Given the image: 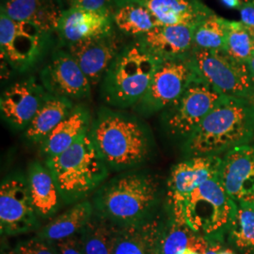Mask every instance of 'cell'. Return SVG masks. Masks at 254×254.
<instances>
[{
    "label": "cell",
    "mask_w": 254,
    "mask_h": 254,
    "mask_svg": "<svg viewBox=\"0 0 254 254\" xmlns=\"http://www.w3.org/2000/svg\"><path fill=\"white\" fill-rule=\"evenodd\" d=\"M92 142L109 171L123 172L147 162L154 152L152 132L136 115L102 108L91 122Z\"/></svg>",
    "instance_id": "1"
},
{
    "label": "cell",
    "mask_w": 254,
    "mask_h": 254,
    "mask_svg": "<svg viewBox=\"0 0 254 254\" xmlns=\"http://www.w3.org/2000/svg\"><path fill=\"white\" fill-rule=\"evenodd\" d=\"M160 183L153 173L133 171L105 182L94 192V211L118 227L143 222L158 214Z\"/></svg>",
    "instance_id": "2"
},
{
    "label": "cell",
    "mask_w": 254,
    "mask_h": 254,
    "mask_svg": "<svg viewBox=\"0 0 254 254\" xmlns=\"http://www.w3.org/2000/svg\"><path fill=\"white\" fill-rule=\"evenodd\" d=\"M254 137V102L223 97L185 139L190 156L219 155Z\"/></svg>",
    "instance_id": "3"
},
{
    "label": "cell",
    "mask_w": 254,
    "mask_h": 254,
    "mask_svg": "<svg viewBox=\"0 0 254 254\" xmlns=\"http://www.w3.org/2000/svg\"><path fill=\"white\" fill-rule=\"evenodd\" d=\"M65 203H76L97 190L109 170L92 142L90 130L64 153L46 158Z\"/></svg>",
    "instance_id": "4"
},
{
    "label": "cell",
    "mask_w": 254,
    "mask_h": 254,
    "mask_svg": "<svg viewBox=\"0 0 254 254\" xmlns=\"http://www.w3.org/2000/svg\"><path fill=\"white\" fill-rule=\"evenodd\" d=\"M160 64L136 41L124 46L101 82V98L113 109L134 108L145 95Z\"/></svg>",
    "instance_id": "5"
},
{
    "label": "cell",
    "mask_w": 254,
    "mask_h": 254,
    "mask_svg": "<svg viewBox=\"0 0 254 254\" xmlns=\"http://www.w3.org/2000/svg\"><path fill=\"white\" fill-rule=\"evenodd\" d=\"M166 208L197 235L209 242H218L228 231L236 203L228 196L218 176L201 184L178 206Z\"/></svg>",
    "instance_id": "6"
},
{
    "label": "cell",
    "mask_w": 254,
    "mask_h": 254,
    "mask_svg": "<svg viewBox=\"0 0 254 254\" xmlns=\"http://www.w3.org/2000/svg\"><path fill=\"white\" fill-rule=\"evenodd\" d=\"M191 64L202 80L222 96L254 101V85L247 64L225 51L194 48Z\"/></svg>",
    "instance_id": "7"
},
{
    "label": "cell",
    "mask_w": 254,
    "mask_h": 254,
    "mask_svg": "<svg viewBox=\"0 0 254 254\" xmlns=\"http://www.w3.org/2000/svg\"><path fill=\"white\" fill-rule=\"evenodd\" d=\"M51 33L35 24L15 21L1 12V60L19 73L33 68L46 52Z\"/></svg>",
    "instance_id": "8"
},
{
    "label": "cell",
    "mask_w": 254,
    "mask_h": 254,
    "mask_svg": "<svg viewBox=\"0 0 254 254\" xmlns=\"http://www.w3.org/2000/svg\"><path fill=\"white\" fill-rule=\"evenodd\" d=\"M223 97L197 75L181 96L163 110L164 128L169 135L186 139Z\"/></svg>",
    "instance_id": "9"
},
{
    "label": "cell",
    "mask_w": 254,
    "mask_h": 254,
    "mask_svg": "<svg viewBox=\"0 0 254 254\" xmlns=\"http://www.w3.org/2000/svg\"><path fill=\"white\" fill-rule=\"evenodd\" d=\"M197 75L190 56L161 63L145 95L134 107L135 111L144 117L163 111L181 96Z\"/></svg>",
    "instance_id": "10"
},
{
    "label": "cell",
    "mask_w": 254,
    "mask_h": 254,
    "mask_svg": "<svg viewBox=\"0 0 254 254\" xmlns=\"http://www.w3.org/2000/svg\"><path fill=\"white\" fill-rule=\"evenodd\" d=\"M39 217L30 197L27 176L8 175L0 187V230L2 236H13L39 228Z\"/></svg>",
    "instance_id": "11"
},
{
    "label": "cell",
    "mask_w": 254,
    "mask_h": 254,
    "mask_svg": "<svg viewBox=\"0 0 254 254\" xmlns=\"http://www.w3.org/2000/svg\"><path fill=\"white\" fill-rule=\"evenodd\" d=\"M41 81L45 90L56 96L73 101L91 95V83L69 51H55L41 72Z\"/></svg>",
    "instance_id": "12"
},
{
    "label": "cell",
    "mask_w": 254,
    "mask_h": 254,
    "mask_svg": "<svg viewBox=\"0 0 254 254\" xmlns=\"http://www.w3.org/2000/svg\"><path fill=\"white\" fill-rule=\"evenodd\" d=\"M47 94L35 77L16 82L1 95V117L10 128L25 131L43 106Z\"/></svg>",
    "instance_id": "13"
},
{
    "label": "cell",
    "mask_w": 254,
    "mask_h": 254,
    "mask_svg": "<svg viewBox=\"0 0 254 254\" xmlns=\"http://www.w3.org/2000/svg\"><path fill=\"white\" fill-rule=\"evenodd\" d=\"M220 155L191 156L175 165L167 183V206H178L204 182L219 176Z\"/></svg>",
    "instance_id": "14"
},
{
    "label": "cell",
    "mask_w": 254,
    "mask_h": 254,
    "mask_svg": "<svg viewBox=\"0 0 254 254\" xmlns=\"http://www.w3.org/2000/svg\"><path fill=\"white\" fill-rule=\"evenodd\" d=\"M219 180L236 204H254V145L238 146L226 152L221 161Z\"/></svg>",
    "instance_id": "15"
},
{
    "label": "cell",
    "mask_w": 254,
    "mask_h": 254,
    "mask_svg": "<svg viewBox=\"0 0 254 254\" xmlns=\"http://www.w3.org/2000/svg\"><path fill=\"white\" fill-rule=\"evenodd\" d=\"M124 46L114 31L68 46L91 87L102 82L109 66Z\"/></svg>",
    "instance_id": "16"
},
{
    "label": "cell",
    "mask_w": 254,
    "mask_h": 254,
    "mask_svg": "<svg viewBox=\"0 0 254 254\" xmlns=\"http://www.w3.org/2000/svg\"><path fill=\"white\" fill-rule=\"evenodd\" d=\"M112 10L68 8L59 20L56 32L61 42L69 46L113 31Z\"/></svg>",
    "instance_id": "17"
},
{
    "label": "cell",
    "mask_w": 254,
    "mask_h": 254,
    "mask_svg": "<svg viewBox=\"0 0 254 254\" xmlns=\"http://www.w3.org/2000/svg\"><path fill=\"white\" fill-rule=\"evenodd\" d=\"M195 27L161 25L141 36L136 37L135 41L159 63L185 59L194 49Z\"/></svg>",
    "instance_id": "18"
},
{
    "label": "cell",
    "mask_w": 254,
    "mask_h": 254,
    "mask_svg": "<svg viewBox=\"0 0 254 254\" xmlns=\"http://www.w3.org/2000/svg\"><path fill=\"white\" fill-rule=\"evenodd\" d=\"M127 2H136L144 6L161 25L166 26L197 27L203 19L214 13L200 0H130Z\"/></svg>",
    "instance_id": "19"
},
{
    "label": "cell",
    "mask_w": 254,
    "mask_h": 254,
    "mask_svg": "<svg viewBox=\"0 0 254 254\" xmlns=\"http://www.w3.org/2000/svg\"><path fill=\"white\" fill-rule=\"evenodd\" d=\"M164 217L157 214L143 222L119 227L113 254H159Z\"/></svg>",
    "instance_id": "20"
},
{
    "label": "cell",
    "mask_w": 254,
    "mask_h": 254,
    "mask_svg": "<svg viewBox=\"0 0 254 254\" xmlns=\"http://www.w3.org/2000/svg\"><path fill=\"white\" fill-rule=\"evenodd\" d=\"M90 110L78 105L67 118L55 128L40 143V152L46 158L62 154L72 146L91 128Z\"/></svg>",
    "instance_id": "21"
},
{
    "label": "cell",
    "mask_w": 254,
    "mask_h": 254,
    "mask_svg": "<svg viewBox=\"0 0 254 254\" xmlns=\"http://www.w3.org/2000/svg\"><path fill=\"white\" fill-rule=\"evenodd\" d=\"M64 5L61 0H12L1 4V12L12 20L35 24L52 33L65 9Z\"/></svg>",
    "instance_id": "22"
},
{
    "label": "cell",
    "mask_w": 254,
    "mask_h": 254,
    "mask_svg": "<svg viewBox=\"0 0 254 254\" xmlns=\"http://www.w3.org/2000/svg\"><path fill=\"white\" fill-rule=\"evenodd\" d=\"M27 179L37 216L42 218L53 217L64 200L50 170L46 164L32 162L27 170Z\"/></svg>",
    "instance_id": "23"
},
{
    "label": "cell",
    "mask_w": 254,
    "mask_h": 254,
    "mask_svg": "<svg viewBox=\"0 0 254 254\" xmlns=\"http://www.w3.org/2000/svg\"><path fill=\"white\" fill-rule=\"evenodd\" d=\"M90 200L76 202L70 209L50 220L37 231L36 236L48 242H53L78 235L94 214Z\"/></svg>",
    "instance_id": "24"
},
{
    "label": "cell",
    "mask_w": 254,
    "mask_h": 254,
    "mask_svg": "<svg viewBox=\"0 0 254 254\" xmlns=\"http://www.w3.org/2000/svg\"><path fill=\"white\" fill-rule=\"evenodd\" d=\"M73 108V101L48 93L36 116L24 131V137L32 143L40 144L69 116Z\"/></svg>",
    "instance_id": "25"
},
{
    "label": "cell",
    "mask_w": 254,
    "mask_h": 254,
    "mask_svg": "<svg viewBox=\"0 0 254 254\" xmlns=\"http://www.w3.org/2000/svg\"><path fill=\"white\" fill-rule=\"evenodd\" d=\"M112 19L120 32L134 38L161 26L149 9L136 2H126L113 7Z\"/></svg>",
    "instance_id": "26"
},
{
    "label": "cell",
    "mask_w": 254,
    "mask_h": 254,
    "mask_svg": "<svg viewBox=\"0 0 254 254\" xmlns=\"http://www.w3.org/2000/svg\"><path fill=\"white\" fill-rule=\"evenodd\" d=\"M118 226L94 212L78 234L85 254H113Z\"/></svg>",
    "instance_id": "27"
},
{
    "label": "cell",
    "mask_w": 254,
    "mask_h": 254,
    "mask_svg": "<svg viewBox=\"0 0 254 254\" xmlns=\"http://www.w3.org/2000/svg\"><path fill=\"white\" fill-rule=\"evenodd\" d=\"M168 217L164 218L159 239V254H183L199 236L181 219L175 218L166 208Z\"/></svg>",
    "instance_id": "28"
},
{
    "label": "cell",
    "mask_w": 254,
    "mask_h": 254,
    "mask_svg": "<svg viewBox=\"0 0 254 254\" xmlns=\"http://www.w3.org/2000/svg\"><path fill=\"white\" fill-rule=\"evenodd\" d=\"M227 232L231 243L238 251L244 254H254V204H236Z\"/></svg>",
    "instance_id": "29"
},
{
    "label": "cell",
    "mask_w": 254,
    "mask_h": 254,
    "mask_svg": "<svg viewBox=\"0 0 254 254\" xmlns=\"http://www.w3.org/2000/svg\"><path fill=\"white\" fill-rule=\"evenodd\" d=\"M227 36V19L218 16L215 12L203 19L195 27L194 48L225 51Z\"/></svg>",
    "instance_id": "30"
},
{
    "label": "cell",
    "mask_w": 254,
    "mask_h": 254,
    "mask_svg": "<svg viewBox=\"0 0 254 254\" xmlns=\"http://www.w3.org/2000/svg\"><path fill=\"white\" fill-rule=\"evenodd\" d=\"M225 52L236 62L246 64L254 56V37L241 22L227 20Z\"/></svg>",
    "instance_id": "31"
},
{
    "label": "cell",
    "mask_w": 254,
    "mask_h": 254,
    "mask_svg": "<svg viewBox=\"0 0 254 254\" xmlns=\"http://www.w3.org/2000/svg\"><path fill=\"white\" fill-rule=\"evenodd\" d=\"M14 250L18 254H58L50 242L37 236L19 242Z\"/></svg>",
    "instance_id": "32"
},
{
    "label": "cell",
    "mask_w": 254,
    "mask_h": 254,
    "mask_svg": "<svg viewBox=\"0 0 254 254\" xmlns=\"http://www.w3.org/2000/svg\"><path fill=\"white\" fill-rule=\"evenodd\" d=\"M50 243L58 254H85L82 249L79 235Z\"/></svg>",
    "instance_id": "33"
},
{
    "label": "cell",
    "mask_w": 254,
    "mask_h": 254,
    "mask_svg": "<svg viewBox=\"0 0 254 254\" xmlns=\"http://www.w3.org/2000/svg\"><path fill=\"white\" fill-rule=\"evenodd\" d=\"M69 8L90 10H112L110 0H66Z\"/></svg>",
    "instance_id": "34"
},
{
    "label": "cell",
    "mask_w": 254,
    "mask_h": 254,
    "mask_svg": "<svg viewBox=\"0 0 254 254\" xmlns=\"http://www.w3.org/2000/svg\"><path fill=\"white\" fill-rule=\"evenodd\" d=\"M241 23L254 37V4L243 3L239 9Z\"/></svg>",
    "instance_id": "35"
},
{
    "label": "cell",
    "mask_w": 254,
    "mask_h": 254,
    "mask_svg": "<svg viewBox=\"0 0 254 254\" xmlns=\"http://www.w3.org/2000/svg\"><path fill=\"white\" fill-rule=\"evenodd\" d=\"M209 247V241L203 236H198L189 246L183 254H205Z\"/></svg>",
    "instance_id": "36"
},
{
    "label": "cell",
    "mask_w": 254,
    "mask_h": 254,
    "mask_svg": "<svg viewBox=\"0 0 254 254\" xmlns=\"http://www.w3.org/2000/svg\"><path fill=\"white\" fill-rule=\"evenodd\" d=\"M221 1L226 7L231 9H239L243 4L242 0H221Z\"/></svg>",
    "instance_id": "37"
},
{
    "label": "cell",
    "mask_w": 254,
    "mask_h": 254,
    "mask_svg": "<svg viewBox=\"0 0 254 254\" xmlns=\"http://www.w3.org/2000/svg\"><path fill=\"white\" fill-rule=\"evenodd\" d=\"M222 247L218 242H209V247L205 254H218Z\"/></svg>",
    "instance_id": "38"
},
{
    "label": "cell",
    "mask_w": 254,
    "mask_h": 254,
    "mask_svg": "<svg viewBox=\"0 0 254 254\" xmlns=\"http://www.w3.org/2000/svg\"><path fill=\"white\" fill-rule=\"evenodd\" d=\"M247 66H248V69H249L250 73H251L252 80L254 82V56H253V57L249 60V62L247 63Z\"/></svg>",
    "instance_id": "39"
},
{
    "label": "cell",
    "mask_w": 254,
    "mask_h": 254,
    "mask_svg": "<svg viewBox=\"0 0 254 254\" xmlns=\"http://www.w3.org/2000/svg\"><path fill=\"white\" fill-rule=\"evenodd\" d=\"M127 1H130V0H110L112 8H113V7H115V6H117V5H120V4H122V3H125V2H127Z\"/></svg>",
    "instance_id": "40"
},
{
    "label": "cell",
    "mask_w": 254,
    "mask_h": 254,
    "mask_svg": "<svg viewBox=\"0 0 254 254\" xmlns=\"http://www.w3.org/2000/svg\"><path fill=\"white\" fill-rule=\"evenodd\" d=\"M218 254H235L231 250H227V249H223V248H221L220 250H219V252H218Z\"/></svg>",
    "instance_id": "41"
},
{
    "label": "cell",
    "mask_w": 254,
    "mask_h": 254,
    "mask_svg": "<svg viewBox=\"0 0 254 254\" xmlns=\"http://www.w3.org/2000/svg\"><path fill=\"white\" fill-rule=\"evenodd\" d=\"M5 254H18L16 252H15V250L13 249V250H10V251H9L8 253H6Z\"/></svg>",
    "instance_id": "42"
},
{
    "label": "cell",
    "mask_w": 254,
    "mask_h": 254,
    "mask_svg": "<svg viewBox=\"0 0 254 254\" xmlns=\"http://www.w3.org/2000/svg\"><path fill=\"white\" fill-rule=\"evenodd\" d=\"M243 3H253L254 4V0H242Z\"/></svg>",
    "instance_id": "43"
},
{
    "label": "cell",
    "mask_w": 254,
    "mask_h": 254,
    "mask_svg": "<svg viewBox=\"0 0 254 254\" xmlns=\"http://www.w3.org/2000/svg\"><path fill=\"white\" fill-rule=\"evenodd\" d=\"M8 1H12V0H2V3L3 2H8Z\"/></svg>",
    "instance_id": "44"
},
{
    "label": "cell",
    "mask_w": 254,
    "mask_h": 254,
    "mask_svg": "<svg viewBox=\"0 0 254 254\" xmlns=\"http://www.w3.org/2000/svg\"><path fill=\"white\" fill-rule=\"evenodd\" d=\"M61 1H62V2H63V3L64 4V0H61Z\"/></svg>",
    "instance_id": "45"
},
{
    "label": "cell",
    "mask_w": 254,
    "mask_h": 254,
    "mask_svg": "<svg viewBox=\"0 0 254 254\" xmlns=\"http://www.w3.org/2000/svg\"></svg>",
    "instance_id": "46"
}]
</instances>
